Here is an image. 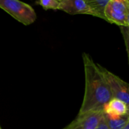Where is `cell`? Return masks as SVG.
Here are the masks:
<instances>
[{
	"instance_id": "cell-1",
	"label": "cell",
	"mask_w": 129,
	"mask_h": 129,
	"mask_svg": "<svg viewBox=\"0 0 129 129\" xmlns=\"http://www.w3.org/2000/svg\"><path fill=\"white\" fill-rule=\"evenodd\" d=\"M85 76V89L78 114L102 111L105 104L113 98L98 64L89 54L82 55Z\"/></svg>"
},
{
	"instance_id": "cell-2",
	"label": "cell",
	"mask_w": 129,
	"mask_h": 129,
	"mask_svg": "<svg viewBox=\"0 0 129 129\" xmlns=\"http://www.w3.org/2000/svg\"><path fill=\"white\" fill-rule=\"evenodd\" d=\"M0 8L25 26L34 23L37 18L30 5L19 0H0Z\"/></svg>"
},
{
	"instance_id": "cell-3",
	"label": "cell",
	"mask_w": 129,
	"mask_h": 129,
	"mask_svg": "<svg viewBox=\"0 0 129 129\" xmlns=\"http://www.w3.org/2000/svg\"><path fill=\"white\" fill-rule=\"evenodd\" d=\"M106 21L120 26L128 27L129 1L108 0L105 11Z\"/></svg>"
},
{
	"instance_id": "cell-4",
	"label": "cell",
	"mask_w": 129,
	"mask_h": 129,
	"mask_svg": "<svg viewBox=\"0 0 129 129\" xmlns=\"http://www.w3.org/2000/svg\"><path fill=\"white\" fill-rule=\"evenodd\" d=\"M98 66L113 98L120 100L127 105H128L129 85L128 83L104 67L100 64H98Z\"/></svg>"
},
{
	"instance_id": "cell-5",
	"label": "cell",
	"mask_w": 129,
	"mask_h": 129,
	"mask_svg": "<svg viewBox=\"0 0 129 129\" xmlns=\"http://www.w3.org/2000/svg\"><path fill=\"white\" fill-rule=\"evenodd\" d=\"M103 115V111L78 114L69 124L62 129H96Z\"/></svg>"
},
{
	"instance_id": "cell-6",
	"label": "cell",
	"mask_w": 129,
	"mask_h": 129,
	"mask_svg": "<svg viewBox=\"0 0 129 129\" xmlns=\"http://www.w3.org/2000/svg\"><path fill=\"white\" fill-rule=\"evenodd\" d=\"M102 111L106 117L116 118L128 115V105L120 100L113 98L103 107Z\"/></svg>"
},
{
	"instance_id": "cell-7",
	"label": "cell",
	"mask_w": 129,
	"mask_h": 129,
	"mask_svg": "<svg viewBox=\"0 0 129 129\" xmlns=\"http://www.w3.org/2000/svg\"><path fill=\"white\" fill-rule=\"evenodd\" d=\"M71 15L89 13L87 0H60L59 10Z\"/></svg>"
},
{
	"instance_id": "cell-8",
	"label": "cell",
	"mask_w": 129,
	"mask_h": 129,
	"mask_svg": "<svg viewBox=\"0 0 129 129\" xmlns=\"http://www.w3.org/2000/svg\"><path fill=\"white\" fill-rule=\"evenodd\" d=\"M108 1V0H87L89 8V15L100 18L106 21L105 11Z\"/></svg>"
},
{
	"instance_id": "cell-9",
	"label": "cell",
	"mask_w": 129,
	"mask_h": 129,
	"mask_svg": "<svg viewBox=\"0 0 129 129\" xmlns=\"http://www.w3.org/2000/svg\"><path fill=\"white\" fill-rule=\"evenodd\" d=\"M105 118L109 129H122L129 123V115L116 118H109L105 117Z\"/></svg>"
},
{
	"instance_id": "cell-10",
	"label": "cell",
	"mask_w": 129,
	"mask_h": 129,
	"mask_svg": "<svg viewBox=\"0 0 129 129\" xmlns=\"http://www.w3.org/2000/svg\"><path fill=\"white\" fill-rule=\"evenodd\" d=\"M35 3L45 10H59L60 0H39Z\"/></svg>"
},
{
	"instance_id": "cell-11",
	"label": "cell",
	"mask_w": 129,
	"mask_h": 129,
	"mask_svg": "<svg viewBox=\"0 0 129 129\" xmlns=\"http://www.w3.org/2000/svg\"><path fill=\"white\" fill-rule=\"evenodd\" d=\"M122 31V34L123 35L124 40L125 41L126 47H127V51L128 52V27H124V26H120Z\"/></svg>"
},
{
	"instance_id": "cell-12",
	"label": "cell",
	"mask_w": 129,
	"mask_h": 129,
	"mask_svg": "<svg viewBox=\"0 0 129 129\" xmlns=\"http://www.w3.org/2000/svg\"><path fill=\"white\" fill-rule=\"evenodd\" d=\"M96 129H109L108 127V125H107V121H106V118L104 114H103L102 118H101L100 122L98 123V126H97Z\"/></svg>"
},
{
	"instance_id": "cell-13",
	"label": "cell",
	"mask_w": 129,
	"mask_h": 129,
	"mask_svg": "<svg viewBox=\"0 0 129 129\" xmlns=\"http://www.w3.org/2000/svg\"><path fill=\"white\" fill-rule=\"evenodd\" d=\"M122 129H129V123H127V124L125 126V127Z\"/></svg>"
},
{
	"instance_id": "cell-14",
	"label": "cell",
	"mask_w": 129,
	"mask_h": 129,
	"mask_svg": "<svg viewBox=\"0 0 129 129\" xmlns=\"http://www.w3.org/2000/svg\"><path fill=\"white\" fill-rule=\"evenodd\" d=\"M0 129H3L2 127H1V124H0Z\"/></svg>"
}]
</instances>
